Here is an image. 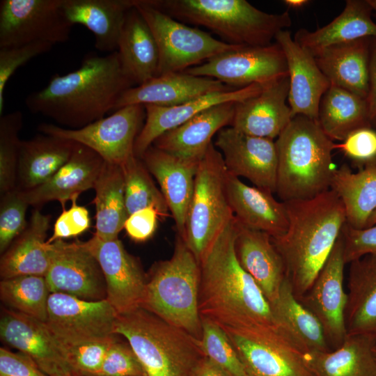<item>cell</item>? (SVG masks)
Returning a JSON list of instances; mask_svg holds the SVG:
<instances>
[{
  "instance_id": "cell-11",
  "label": "cell",
  "mask_w": 376,
  "mask_h": 376,
  "mask_svg": "<svg viewBox=\"0 0 376 376\" xmlns=\"http://www.w3.org/2000/svg\"><path fill=\"white\" fill-rule=\"evenodd\" d=\"M146 118L143 104L120 108L79 129H69L50 123H41L42 134L73 141L97 152L105 162L122 165L134 155L135 140Z\"/></svg>"
},
{
  "instance_id": "cell-32",
  "label": "cell",
  "mask_w": 376,
  "mask_h": 376,
  "mask_svg": "<svg viewBox=\"0 0 376 376\" xmlns=\"http://www.w3.org/2000/svg\"><path fill=\"white\" fill-rule=\"evenodd\" d=\"M134 0H64L63 11L74 25L86 27L95 36V47L101 52L117 51L120 34Z\"/></svg>"
},
{
  "instance_id": "cell-21",
  "label": "cell",
  "mask_w": 376,
  "mask_h": 376,
  "mask_svg": "<svg viewBox=\"0 0 376 376\" xmlns=\"http://www.w3.org/2000/svg\"><path fill=\"white\" fill-rule=\"evenodd\" d=\"M288 76L267 84L258 95L235 102L230 127L249 135L274 139L288 126L292 116L286 104Z\"/></svg>"
},
{
  "instance_id": "cell-51",
  "label": "cell",
  "mask_w": 376,
  "mask_h": 376,
  "mask_svg": "<svg viewBox=\"0 0 376 376\" xmlns=\"http://www.w3.org/2000/svg\"><path fill=\"white\" fill-rule=\"evenodd\" d=\"M77 198L75 196L71 199L72 205L68 210L63 209L56 220L53 235L47 243L77 236L88 229L91 225L88 211L84 206L77 205Z\"/></svg>"
},
{
  "instance_id": "cell-43",
  "label": "cell",
  "mask_w": 376,
  "mask_h": 376,
  "mask_svg": "<svg viewBox=\"0 0 376 376\" xmlns=\"http://www.w3.org/2000/svg\"><path fill=\"white\" fill-rule=\"evenodd\" d=\"M22 113L15 111L0 118V194L16 187Z\"/></svg>"
},
{
  "instance_id": "cell-44",
  "label": "cell",
  "mask_w": 376,
  "mask_h": 376,
  "mask_svg": "<svg viewBox=\"0 0 376 376\" xmlns=\"http://www.w3.org/2000/svg\"><path fill=\"white\" fill-rule=\"evenodd\" d=\"M201 345L206 357L230 376H247L244 366L225 330L209 318H201Z\"/></svg>"
},
{
  "instance_id": "cell-7",
  "label": "cell",
  "mask_w": 376,
  "mask_h": 376,
  "mask_svg": "<svg viewBox=\"0 0 376 376\" xmlns=\"http://www.w3.org/2000/svg\"><path fill=\"white\" fill-rule=\"evenodd\" d=\"M200 276L198 261L177 235L172 256L155 263L147 275L141 308L201 340Z\"/></svg>"
},
{
  "instance_id": "cell-24",
  "label": "cell",
  "mask_w": 376,
  "mask_h": 376,
  "mask_svg": "<svg viewBox=\"0 0 376 376\" xmlns=\"http://www.w3.org/2000/svg\"><path fill=\"white\" fill-rule=\"evenodd\" d=\"M237 89L214 79L194 76L185 72L156 76L122 93L114 111L131 104L173 107L210 93Z\"/></svg>"
},
{
  "instance_id": "cell-12",
  "label": "cell",
  "mask_w": 376,
  "mask_h": 376,
  "mask_svg": "<svg viewBox=\"0 0 376 376\" xmlns=\"http://www.w3.org/2000/svg\"><path fill=\"white\" fill-rule=\"evenodd\" d=\"M63 1L1 0L0 48L68 41L73 24L63 11Z\"/></svg>"
},
{
  "instance_id": "cell-4",
  "label": "cell",
  "mask_w": 376,
  "mask_h": 376,
  "mask_svg": "<svg viewBox=\"0 0 376 376\" xmlns=\"http://www.w3.org/2000/svg\"><path fill=\"white\" fill-rule=\"evenodd\" d=\"M276 193L283 202L312 198L329 189L336 169L332 152L336 143L318 120L296 116L275 141Z\"/></svg>"
},
{
  "instance_id": "cell-1",
  "label": "cell",
  "mask_w": 376,
  "mask_h": 376,
  "mask_svg": "<svg viewBox=\"0 0 376 376\" xmlns=\"http://www.w3.org/2000/svg\"><path fill=\"white\" fill-rule=\"evenodd\" d=\"M134 83L124 72L117 51L90 55L75 71L54 75L42 89L25 100L28 109L69 129H79L104 117Z\"/></svg>"
},
{
  "instance_id": "cell-41",
  "label": "cell",
  "mask_w": 376,
  "mask_h": 376,
  "mask_svg": "<svg viewBox=\"0 0 376 376\" xmlns=\"http://www.w3.org/2000/svg\"><path fill=\"white\" fill-rule=\"evenodd\" d=\"M50 295L45 276L22 275L1 279V300L10 309L46 322Z\"/></svg>"
},
{
  "instance_id": "cell-58",
  "label": "cell",
  "mask_w": 376,
  "mask_h": 376,
  "mask_svg": "<svg viewBox=\"0 0 376 376\" xmlns=\"http://www.w3.org/2000/svg\"><path fill=\"white\" fill-rule=\"evenodd\" d=\"M368 1L372 7L373 12L376 15V0H368Z\"/></svg>"
},
{
  "instance_id": "cell-38",
  "label": "cell",
  "mask_w": 376,
  "mask_h": 376,
  "mask_svg": "<svg viewBox=\"0 0 376 376\" xmlns=\"http://www.w3.org/2000/svg\"><path fill=\"white\" fill-rule=\"evenodd\" d=\"M330 189L341 199L347 223L354 228L366 227L376 209V158L366 162L353 173L346 164L334 172Z\"/></svg>"
},
{
  "instance_id": "cell-60",
  "label": "cell",
  "mask_w": 376,
  "mask_h": 376,
  "mask_svg": "<svg viewBox=\"0 0 376 376\" xmlns=\"http://www.w3.org/2000/svg\"><path fill=\"white\" fill-rule=\"evenodd\" d=\"M373 354H374V357H375V361H376V340H375V342L374 346H373Z\"/></svg>"
},
{
  "instance_id": "cell-33",
  "label": "cell",
  "mask_w": 376,
  "mask_h": 376,
  "mask_svg": "<svg viewBox=\"0 0 376 376\" xmlns=\"http://www.w3.org/2000/svg\"><path fill=\"white\" fill-rule=\"evenodd\" d=\"M77 145L45 134L21 141L15 188L26 191L45 183L68 161Z\"/></svg>"
},
{
  "instance_id": "cell-42",
  "label": "cell",
  "mask_w": 376,
  "mask_h": 376,
  "mask_svg": "<svg viewBox=\"0 0 376 376\" xmlns=\"http://www.w3.org/2000/svg\"><path fill=\"white\" fill-rule=\"evenodd\" d=\"M125 182V201L128 216L144 208L153 207L160 218L168 216L169 207L162 191L141 158L134 155L121 165Z\"/></svg>"
},
{
  "instance_id": "cell-54",
  "label": "cell",
  "mask_w": 376,
  "mask_h": 376,
  "mask_svg": "<svg viewBox=\"0 0 376 376\" xmlns=\"http://www.w3.org/2000/svg\"><path fill=\"white\" fill-rule=\"evenodd\" d=\"M368 116L373 128L376 127V38L374 39L369 63L368 91L366 98Z\"/></svg>"
},
{
  "instance_id": "cell-6",
  "label": "cell",
  "mask_w": 376,
  "mask_h": 376,
  "mask_svg": "<svg viewBox=\"0 0 376 376\" xmlns=\"http://www.w3.org/2000/svg\"><path fill=\"white\" fill-rule=\"evenodd\" d=\"M169 16L201 25L239 46H267L292 24L288 11L265 13L245 0H146Z\"/></svg>"
},
{
  "instance_id": "cell-27",
  "label": "cell",
  "mask_w": 376,
  "mask_h": 376,
  "mask_svg": "<svg viewBox=\"0 0 376 376\" xmlns=\"http://www.w3.org/2000/svg\"><path fill=\"white\" fill-rule=\"evenodd\" d=\"M235 102L212 107L159 136L152 146L180 158L200 161L212 137L231 125Z\"/></svg>"
},
{
  "instance_id": "cell-39",
  "label": "cell",
  "mask_w": 376,
  "mask_h": 376,
  "mask_svg": "<svg viewBox=\"0 0 376 376\" xmlns=\"http://www.w3.org/2000/svg\"><path fill=\"white\" fill-rule=\"evenodd\" d=\"M95 232L102 240L118 238L128 217L125 201V182L122 166L105 162L95 182Z\"/></svg>"
},
{
  "instance_id": "cell-37",
  "label": "cell",
  "mask_w": 376,
  "mask_h": 376,
  "mask_svg": "<svg viewBox=\"0 0 376 376\" xmlns=\"http://www.w3.org/2000/svg\"><path fill=\"white\" fill-rule=\"evenodd\" d=\"M376 337L347 334L337 348L305 354L315 376H376Z\"/></svg>"
},
{
  "instance_id": "cell-25",
  "label": "cell",
  "mask_w": 376,
  "mask_h": 376,
  "mask_svg": "<svg viewBox=\"0 0 376 376\" xmlns=\"http://www.w3.org/2000/svg\"><path fill=\"white\" fill-rule=\"evenodd\" d=\"M104 160L91 148L77 143L68 161L48 180L33 189L22 191L29 205L59 201L63 209L68 201L93 189Z\"/></svg>"
},
{
  "instance_id": "cell-5",
  "label": "cell",
  "mask_w": 376,
  "mask_h": 376,
  "mask_svg": "<svg viewBox=\"0 0 376 376\" xmlns=\"http://www.w3.org/2000/svg\"><path fill=\"white\" fill-rule=\"evenodd\" d=\"M114 334L127 340L146 376H191L205 357L201 340L142 308L118 315Z\"/></svg>"
},
{
  "instance_id": "cell-18",
  "label": "cell",
  "mask_w": 376,
  "mask_h": 376,
  "mask_svg": "<svg viewBox=\"0 0 376 376\" xmlns=\"http://www.w3.org/2000/svg\"><path fill=\"white\" fill-rule=\"evenodd\" d=\"M213 143L222 155L228 173L243 177L256 187L276 193L277 153L273 139L228 127L217 133Z\"/></svg>"
},
{
  "instance_id": "cell-34",
  "label": "cell",
  "mask_w": 376,
  "mask_h": 376,
  "mask_svg": "<svg viewBox=\"0 0 376 376\" xmlns=\"http://www.w3.org/2000/svg\"><path fill=\"white\" fill-rule=\"evenodd\" d=\"M368 0H347L340 14L314 31L301 29L294 40L312 55L328 47L363 38H376V23Z\"/></svg>"
},
{
  "instance_id": "cell-26",
  "label": "cell",
  "mask_w": 376,
  "mask_h": 376,
  "mask_svg": "<svg viewBox=\"0 0 376 376\" xmlns=\"http://www.w3.org/2000/svg\"><path fill=\"white\" fill-rule=\"evenodd\" d=\"M235 250L242 267L256 281L269 304L272 303L286 278V271L272 236L246 228L236 219Z\"/></svg>"
},
{
  "instance_id": "cell-46",
  "label": "cell",
  "mask_w": 376,
  "mask_h": 376,
  "mask_svg": "<svg viewBox=\"0 0 376 376\" xmlns=\"http://www.w3.org/2000/svg\"><path fill=\"white\" fill-rule=\"evenodd\" d=\"M115 340L113 336L102 340L64 345L68 362L74 374L77 376H95Z\"/></svg>"
},
{
  "instance_id": "cell-31",
  "label": "cell",
  "mask_w": 376,
  "mask_h": 376,
  "mask_svg": "<svg viewBox=\"0 0 376 376\" xmlns=\"http://www.w3.org/2000/svg\"><path fill=\"white\" fill-rule=\"evenodd\" d=\"M270 307L274 326L304 354L331 350L319 320L296 298L287 276Z\"/></svg>"
},
{
  "instance_id": "cell-15",
  "label": "cell",
  "mask_w": 376,
  "mask_h": 376,
  "mask_svg": "<svg viewBox=\"0 0 376 376\" xmlns=\"http://www.w3.org/2000/svg\"><path fill=\"white\" fill-rule=\"evenodd\" d=\"M343 241L341 233L308 291L299 299L319 320L331 350L338 347L347 334L345 311Z\"/></svg>"
},
{
  "instance_id": "cell-14",
  "label": "cell",
  "mask_w": 376,
  "mask_h": 376,
  "mask_svg": "<svg viewBox=\"0 0 376 376\" xmlns=\"http://www.w3.org/2000/svg\"><path fill=\"white\" fill-rule=\"evenodd\" d=\"M118 314L107 299L88 301L60 292L50 293L46 324L63 345L113 337Z\"/></svg>"
},
{
  "instance_id": "cell-59",
  "label": "cell",
  "mask_w": 376,
  "mask_h": 376,
  "mask_svg": "<svg viewBox=\"0 0 376 376\" xmlns=\"http://www.w3.org/2000/svg\"><path fill=\"white\" fill-rule=\"evenodd\" d=\"M52 376H77V375L72 373H61V374L54 375Z\"/></svg>"
},
{
  "instance_id": "cell-56",
  "label": "cell",
  "mask_w": 376,
  "mask_h": 376,
  "mask_svg": "<svg viewBox=\"0 0 376 376\" xmlns=\"http://www.w3.org/2000/svg\"><path fill=\"white\" fill-rule=\"evenodd\" d=\"M289 8H299L308 3L307 0H285L283 1Z\"/></svg>"
},
{
  "instance_id": "cell-16",
  "label": "cell",
  "mask_w": 376,
  "mask_h": 376,
  "mask_svg": "<svg viewBox=\"0 0 376 376\" xmlns=\"http://www.w3.org/2000/svg\"><path fill=\"white\" fill-rule=\"evenodd\" d=\"M49 244L51 262L45 277L50 293H64L88 301L107 299L102 271L84 242L57 240Z\"/></svg>"
},
{
  "instance_id": "cell-45",
  "label": "cell",
  "mask_w": 376,
  "mask_h": 376,
  "mask_svg": "<svg viewBox=\"0 0 376 376\" xmlns=\"http://www.w3.org/2000/svg\"><path fill=\"white\" fill-rule=\"evenodd\" d=\"M0 252L2 254L23 232L28 224L26 212L29 205L22 191L14 189L1 195Z\"/></svg>"
},
{
  "instance_id": "cell-2",
  "label": "cell",
  "mask_w": 376,
  "mask_h": 376,
  "mask_svg": "<svg viewBox=\"0 0 376 376\" xmlns=\"http://www.w3.org/2000/svg\"><path fill=\"white\" fill-rule=\"evenodd\" d=\"M235 237L233 217L199 261L201 317L221 327L274 326L269 301L238 262Z\"/></svg>"
},
{
  "instance_id": "cell-47",
  "label": "cell",
  "mask_w": 376,
  "mask_h": 376,
  "mask_svg": "<svg viewBox=\"0 0 376 376\" xmlns=\"http://www.w3.org/2000/svg\"><path fill=\"white\" fill-rule=\"evenodd\" d=\"M54 45L35 42L19 46L0 48V115L4 109V91L14 72L36 56L49 52Z\"/></svg>"
},
{
  "instance_id": "cell-35",
  "label": "cell",
  "mask_w": 376,
  "mask_h": 376,
  "mask_svg": "<svg viewBox=\"0 0 376 376\" xmlns=\"http://www.w3.org/2000/svg\"><path fill=\"white\" fill-rule=\"evenodd\" d=\"M117 52L124 72L134 85H141L157 76V45L150 28L134 6L126 15Z\"/></svg>"
},
{
  "instance_id": "cell-30",
  "label": "cell",
  "mask_w": 376,
  "mask_h": 376,
  "mask_svg": "<svg viewBox=\"0 0 376 376\" xmlns=\"http://www.w3.org/2000/svg\"><path fill=\"white\" fill-rule=\"evenodd\" d=\"M50 216L35 210L26 228L1 254V279L22 275L45 276L51 262L49 244L45 241Z\"/></svg>"
},
{
  "instance_id": "cell-28",
  "label": "cell",
  "mask_w": 376,
  "mask_h": 376,
  "mask_svg": "<svg viewBox=\"0 0 376 376\" xmlns=\"http://www.w3.org/2000/svg\"><path fill=\"white\" fill-rule=\"evenodd\" d=\"M226 189L230 206L240 224L272 237L287 231L288 218L285 203L276 200L273 194L247 185L229 173Z\"/></svg>"
},
{
  "instance_id": "cell-9",
  "label": "cell",
  "mask_w": 376,
  "mask_h": 376,
  "mask_svg": "<svg viewBox=\"0 0 376 376\" xmlns=\"http://www.w3.org/2000/svg\"><path fill=\"white\" fill-rule=\"evenodd\" d=\"M134 6L148 24L159 52L157 76L184 72L226 51L240 47L220 41L200 29L187 26L146 0H134Z\"/></svg>"
},
{
  "instance_id": "cell-52",
  "label": "cell",
  "mask_w": 376,
  "mask_h": 376,
  "mask_svg": "<svg viewBox=\"0 0 376 376\" xmlns=\"http://www.w3.org/2000/svg\"><path fill=\"white\" fill-rule=\"evenodd\" d=\"M0 376H50L28 356L0 348Z\"/></svg>"
},
{
  "instance_id": "cell-48",
  "label": "cell",
  "mask_w": 376,
  "mask_h": 376,
  "mask_svg": "<svg viewBox=\"0 0 376 376\" xmlns=\"http://www.w3.org/2000/svg\"><path fill=\"white\" fill-rule=\"evenodd\" d=\"M95 376H146V374L130 344L116 338Z\"/></svg>"
},
{
  "instance_id": "cell-10",
  "label": "cell",
  "mask_w": 376,
  "mask_h": 376,
  "mask_svg": "<svg viewBox=\"0 0 376 376\" xmlns=\"http://www.w3.org/2000/svg\"><path fill=\"white\" fill-rule=\"evenodd\" d=\"M221 327L247 376H315L305 354L275 326Z\"/></svg>"
},
{
  "instance_id": "cell-23",
  "label": "cell",
  "mask_w": 376,
  "mask_h": 376,
  "mask_svg": "<svg viewBox=\"0 0 376 376\" xmlns=\"http://www.w3.org/2000/svg\"><path fill=\"white\" fill-rule=\"evenodd\" d=\"M141 159L159 185L173 217L177 234L183 237L200 161L180 158L153 146L148 148Z\"/></svg>"
},
{
  "instance_id": "cell-36",
  "label": "cell",
  "mask_w": 376,
  "mask_h": 376,
  "mask_svg": "<svg viewBox=\"0 0 376 376\" xmlns=\"http://www.w3.org/2000/svg\"><path fill=\"white\" fill-rule=\"evenodd\" d=\"M347 295V334L376 337V253L350 263Z\"/></svg>"
},
{
  "instance_id": "cell-8",
  "label": "cell",
  "mask_w": 376,
  "mask_h": 376,
  "mask_svg": "<svg viewBox=\"0 0 376 376\" xmlns=\"http://www.w3.org/2000/svg\"><path fill=\"white\" fill-rule=\"evenodd\" d=\"M227 175L222 155L212 142L198 163L182 237L198 263L234 217L228 198Z\"/></svg>"
},
{
  "instance_id": "cell-20",
  "label": "cell",
  "mask_w": 376,
  "mask_h": 376,
  "mask_svg": "<svg viewBox=\"0 0 376 376\" xmlns=\"http://www.w3.org/2000/svg\"><path fill=\"white\" fill-rule=\"evenodd\" d=\"M274 40L287 62L290 82L288 101L292 118L301 115L318 120L321 100L331 82L314 56L295 42L290 31H281Z\"/></svg>"
},
{
  "instance_id": "cell-3",
  "label": "cell",
  "mask_w": 376,
  "mask_h": 376,
  "mask_svg": "<svg viewBox=\"0 0 376 376\" xmlns=\"http://www.w3.org/2000/svg\"><path fill=\"white\" fill-rule=\"evenodd\" d=\"M284 203L288 230L272 240L299 299L310 288L331 253L347 221L346 213L341 199L331 189L312 198Z\"/></svg>"
},
{
  "instance_id": "cell-29",
  "label": "cell",
  "mask_w": 376,
  "mask_h": 376,
  "mask_svg": "<svg viewBox=\"0 0 376 376\" xmlns=\"http://www.w3.org/2000/svg\"><path fill=\"white\" fill-rule=\"evenodd\" d=\"M363 38L324 48L313 56L331 84L366 98L374 39Z\"/></svg>"
},
{
  "instance_id": "cell-50",
  "label": "cell",
  "mask_w": 376,
  "mask_h": 376,
  "mask_svg": "<svg viewBox=\"0 0 376 376\" xmlns=\"http://www.w3.org/2000/svg\"><path fill=\"white\" fill-rule=\"evenodd\" d=\"M341 235L345 264H350L366 255L376 253V224L358 229L346 222Z\"/></svg>"
},
{
  "instance_id": "cell-13",
  "label": "cell",
  "mask_w": 376,
  "mask_h": 376,
  "mask_svg": "<svg viewBox=\"0 0 376 376\" xmlns=\"http://www.w3.org/2000/svg\"><path fill=\"white\" fill-rule=\"evenodd\" d=\"M184 72L214 79L234 88L253 84L265 85L288 76L284 53L276 42L267 46H240Z\"/></svg>"
},
{
  "instance_id": "cell-49",
  "label": "cell",
  "mask_w": 376,
  "mask_h": 376,
  "mask_svg": "<svg viewBox=\"0 0 376 376\" xmlns=\"http://www.w3.org/2000/svg\"><path fill=\"white\" fill-rule=\"evenodd\" d=\"M358 167L376 158V130L372 127L361 128L350 134L343 143L336 144Z\"/></svg>"
},
{
  "instance_id": "cell-40",
  "label": "cell",
  "mask_w": 376,
  "mask_h": 376,
  "mask_svg": "<svg viewBox=\"0 0 376 376\" xmlns=\"http://www.w3.org/2000/svg\"><path fill=\"white\" fill-rule=\"evenodd\" d=\"M318 122L332 141H343L361 128H373L366 99L332 84L321 100Z\"/></svg>"
},
{
  "instance_id": "cell-57",
  "label": "cell",
  "mask_w": 376,
  "mask_h": 376,
  "mask_svg": "<svg viewBox=\"0 0 376 376\" xmlns=\"http://www.w3.org/2000/svg\"><path fill=\"white\" fill-rule=\"evenodd\" d=\"M376 224V209L370 215L365 228L370 227Z\"/></svg>"
},
{
  "instance_id": "cell-19",
  "label": "cell",
  "mask_w": 376,
  "mask_h": 376,
  "mask_svg": "<svg viewBox=\"0 0 376 376\" xmlns=\"http://www.w3.org/2000/svg\"><path fill=\"white\" fill-rule=\"evenodd\" d=\"M0 337L3 343L30 357L47 375L74 374L64 345L45 322L3 308L0 318Z\"/></svg>"
},
{
  "instance_id": "cell-55",
  "label": "cell",
  "mask_w": 376,
  "mask_h": 376,
  "mask_svg": "<svg viewBox=\"0 0 376 376\" xmlns=\"http://www.w3.org/2000/svg\"><path fill=\"white\" fill-rule=\"evenodd\" d=\"M191 376H230L225 370L205 357L198 363Z\"/></svg>"
},
{
  "instance_id": "cell-22",
  "label": "cell",
  "mask_w": 376,
  "mask_h": 376,
  "mask_svg": "<svg viewBox=\"0 0 376 376\" xmlns=\"http://www.w3.org/2000/svg\"><path fill=\"white\" fill-rule=\"evenodd\" d=\"M264 85L248 86L225 91L210 93L188 102L173 106L159 107L146 104V118L134 143V154L141 158L154 141L202 111L225 102H238L260 93Z\"/></svg>"
},
{
  "instance_id": "cell-53",
  "label": "cell",
  "mask_w": 376,
  "mask_h": 376,
  "mask_svg": "<svg viewBox=\"0 0 376 376\" xmlns=\"http://www.w3.org/2000/svg\"><path fill=\"white\" fill-rule=\"evenodd\" d=\"M159 215L153 207L139 210L127 218L124 228L127 235L135 242H145L155 233Z\"/></svg>"
},
{
  "instance_id": "cell-17",
  "label": "cell",
  "mask_w": 376,
  "mask_h": 376,
  "mask_svg": "<svg viewBox=\"0 0 376 376\" xmlns=\"http://www.w3.org/2000/svg\"><path fill=\"white\" fill-rule=\"evenodd\" d=\"M84 243L100 266L106 283V299L118 314L141 308L147 275L121 241L118 238L102 240L93 235Z\"/></svg>"
}]
</instances>
